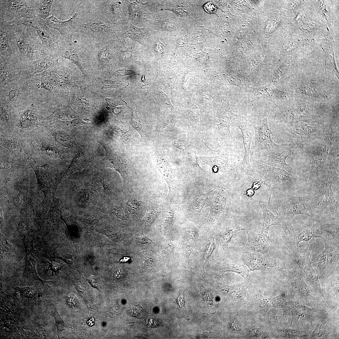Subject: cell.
<instances>
[{"mask_svg": "<svg viewBox=\"0 0 339 339\" xmlns=\"http://www.w3.org/2000/svg\"><path fill=\"white\" fill-rule=\"evenodd\" d=\"M139 7L138 4L136 2L131 3L128 6L129 11L133 15H135L138 11Z\"/></svg>", "mask_w": 339, "mask_h": 339, "instance_id": "obj_47", "label": "cell"}, {"mask_svg": "<svg viewBox=\"0 0 339 339\" xmlns=\"http://www.w3.org/2000/svg\"><path fill=\"white\" fill-rule=\"evenodd\" d=\"M245 89L252 98L256 100H266L273 102L284 100L288 97L287 92L276 89L272 84L253 88L246 86Z\"/></svg>", "mask_w": 339, "mask_h": 339, "instance_id": "obj_22", "label": "cell"}, {"mask_svg": "<svg viewBox=\"0 0 339 339\" xmlns=\"http://www.w3.org/2000/svg\"><path fill=\"white\" fill-rule=\"evenodd\" d=\"M95 19L76 25L78 32L83 34L90 44H110L119 35L118 30L105 16L93 11Z\"/></svg>", "mask_w": 339, "mask_h": 339, "instance_id": "obj_5", "label": "cell"}, {"mask_svg": "<svg viewBox=\"0 0 339 339\" xmlns=\"http://www.w3.org/2000/svg\"><path fill=\"white\" fill-rule=\"evenodd\" d=\"M253 171L262 176L264 184L270 192L284 191L295 188L299 180L296 176L288 173L284 170L264 164L258 160L251 163Z\"/></svg>", "mask_w": 339, "mask_h": 339, "instance_id": "obj_6", "label": "cell"}, {"mask_svg": "<svg viewBox=\"0 0 339 339\" xmlns=\"http://www.w3.org/2000/svg\"><path fill=\"white\" fill-rule=\"evenodd\" d=\"M0 88L11 82L24 79L23 69L16 62L0 57Z\"/></svg>", "mask_w": 339, "mask_h": 339, "instance_id": "obj_24", "label": "cell"}, {"mask_svg": "<svg viewBox=\"0 0 339 339\" xmlns=\"http://www.w3.org/2000/svg\"><path fill=\"white\" fill-rule=\"evenodd\" d=\"M0 89V102L13 104L19 112L33 104L30 88L26 79L11 82Z\"/></svg>", "mask_w": 339, "mask_h": 339, "instance_id": "obj_9", "label": "cell"}, {"mask_svg": "<svg viewBox=\"0 0 339 339\" xmlns=\"http://www.w3.org/2000/svg\"><path fill=\"white\" fill-rule=\"evenodd\" d=\"M20 237L23 241L26 255L25 266L23 277L29 280H38L42 283L47 282L40 279L36 273L35 265L37 257L33 247V242L29 240L26 236L21 235Z\"/></svg>", "mask_w": 339, "mask_h": 339, "instance_id": "obj_25", "label": "cell"}, {"mask_svg": "<svg viewBox=\"0 0 339 339\" xmlns=\"http://www.w3.org/2000/svg\"><path fill=\"white\" fill-rule=\"evenodd\" d=\"M294 92L305 94L323 100L326 96L316 86L311 83H302L295 88Z\"/></svg>", "mask_w": 339, "mask_h": 339, "instance_id": "obj_38", "label": "cell"}, {"mask_svg": "<svg viewBox=\"0 0 339 339\" xmlns=\"http://www.w3.org/2000/svg\"><path fill=\"white\" fill-rule=\"evenodd\" d=\"M59 46L56 53L61 59H67L75 65L85 75L86 72L82 67L78 55L79 50L83 49L84 45H80L77 41L73 42L69 40L59 38Z\"/></svg>", "mask_w": 339, "mask_h": 339, "instance_id": "obj_19", "label": "cell"}, {"mask_svg": "<svg viewBox=\"0 0 339 339\" xmlns=\"http://www.w3.org/2000/svg\"><path fill=\"white\" fill-rule=\"evenodd\" d=\"M278 115L280 121L288 125L300 122L320 123V112L308 106L281 107Z\"/></svg>", "mask_w": 339, "mask_h": 339, "instance_id": "obj_13", "label": "cell"}, {"mask_svg": "<svg viewBox=\"0 0 339 339\" xmlns=\"http://www.w3.org/2000/svg\"><path fill=\"white\" fill-rule=\"evenodd\" d=\"M19 26L12 22H9L8 39L14 60L24 70L30 63L49 54L42 47L38 36L31 34L30 28L27 27L24 30Z\"/></svg>", "mask_w": 339, "mask_h": 339, "instance_id": "obj_2", "label": "cell"}, {"mask_svg": "<svg viewBox=\"0 0 339 339\" xmlns=\"http://www.w3.org/2000/svg\"><path fill=\"white\" fill-rule=\"evenodd\" d=\"M243 120L239 121L237 124L238 127L241 132L244 146V154L242 159L250 161L249 154L254 130L247 120L245 118Z\"/></svg>", "mask_w": 339, "mask_h": 339, "instance_id": "obj_33", "label": "cell"}, {"mask_svg": "<svg viewBox=\"0 0 339 339\" xmlns=\"http://www.w3.org/2000/svg\"><path fill=\"white\" fill-rule=\"evenodd\" d=\"M74 201L77 209L91 213L105 207V203L90 181L77 185Z\"/></svg>", "mask_w": 339, "mask_h": 339, "instance_id": "obj_11", "label": "cell"}, {"mask_svg": "<svg viewBox=\"0 0 339 339\" xmlns=\"http://www.w3.org/2000/svg\"><path fill=\"white\" fill-rule=\"evenodd\" d=\"M255 193V191L251 187L245 190L243 192V195L246 196L251 199Z\"/></svg>", "mask_w": 339, "mask_h": 339, "instance_id": "obj_51", "label": "cell"}, {"mask_svg": "<svg viewBox=\"0 0 339 339\" xmlns=\"http://www.w3.org/2000/svg\"><path fill=\"white\" fill-rule=\"evenodd\" d=\"M92 2L93 11L106 17L114 24L121 25L125 16L123 2L118 0H94Z\"/></svg>", "mask_w": 339, "mask_h": 339, "instance_id": "obj_15", "label": "cell"}, {"mask_svg": "<svg viewBox=\"0 0 339 339\" xmlns=\"http://www.w3.org/2000/svg\"><path fill=\"white\" fill-rule=\"evenodd\" d=\"M57 54H48L29 64L23 72V78L26 79L35 74L41 73L55 65L60 59Z\"/></svg>", "mask_w": 339, "mask_h": 339, "instance_id": "obj_27", "label": "cell"}, {"mask_svg": "<svg viewBox=\"0 0 339 339\" xmlns=\"http://www.w3.org/2000/svg\"><path fill=\"white\" fill-rule=\"evenodd\" d=\"M9 22L0 21V57L6 61L13 60V53L8 39Z\"/></svg>", "mask_w": 339, "mask_h": 339, "instance_id": "obj_31", "label": "cell"}, {"mask_svg": "<svg viewBox=\"0 0 339 339\" xmlns=\"http://www.w3.org/2000/svg\"><path fill=\"white\" fill-rule=\"evenodd\" d=\"M148 239L145 236H143L140 237H136L135 243L139 245H145L148 242Z\"/></svg>", "mask_w": 339, "mask_h": 339, "instance_id": "obj_49", "label": "cell"}, {"mask_svg": "<svg viewBox=\"0 0 339 339\" xmlns=\"http://www.w3.org/2000/svg\"><path fill=\"white\" fill-rule=\"evenodd\" d=\"M154 46L155 51H158L159 52H162L163 50L164 49L163 45L160 42H158L155 44Z\"/></svg>", "mask_w": 339, "mask_h": 339, "instance_id": "obj_54", "label": "cell"}, {"mask_svg": "<svg viewBox=\"0 0 339 339\" xmlns=\"http://www.w3.org/2000/svg\"><path fill=\"white\" fill-rule=\"evenodd\" d=\"M333 181L327 178L323 183L320 186H314L309 188L306 191V196H304L308 203V210L314 213L321 211L330 205L336 207L335 212L339 216V194H336L332 191L331 186Z\"/></svg>", "mask_w": 339, "mask_h": 339, "instance_id": "obj_8", "label": "cell"}, {"mask_svg": "<svg viewBox=\"0 0 339 339\" xmlns=\"http://www.w3.org/2000/svg\"><path fill=\"white\" fill-rule=\"evenodd\" d=\"M285 249L286 254L303 270L305 262L304 256H301L299 254H297L294 251H291L287 247H285Z\"/></svg>", "mask_w": 339, "mask_h": 339, "instance_id": "obj_44", "label": "cell"}, {"mask_svg": "<svg viewBox=\"0 0 339 339\" xmlns=\"http://www.w3.org/2000/svg\"><path fill=\"white\" fill-rule=\"evenodd\" d=\"M267 115L254 114L249 116L247 121L252 125L255 135L253 150L259 157L258 160L266 156L285 150L291 144L275 143L272 140L273 134L268 126Z\"/></svg>", "mask_w": 339, "mask_h": 339, "instance_id": "obj_4", "label": "cell"}, {"mask_svg": "<svg viewBox=\"0 0 339 339\" xmlns=\"http://www.w3.org/2000/svg\"><path fill=\"white\" fill-rule=\"evenodd\" d=\"M263 182L262 179H260L258 181L254 182L251 187L255 191L258 189L261 186V185Z\"/></svg>", "mask_w": 339, "mask_h": 339, "instance_id": "obj_52", "label": "cell"}, {"mask_svg": "<svg viewBox=\"0 0 339 339\" xmlns=\"http://www.w3.org/2000/svg\"><path fill=\"white\" fill-rule=\"evenodd\" d=\"M320 231L323 234H331L336 239H339V225L333 223L319 220Z\"/></svg>", "mask_w": 339, "mask_h": 339, "instance_id": "obj_42", "label": "cell"}, {"mask_svg": "<svg viewBox=\"0 0 339 339\" xmlns=\"http://www.w3.org/2000/svg\"><path fill=\"white\" fill-rule=\"evenodd\" d=\"M323 234L320 230L315 229L312 226L309 225H304L300 230L298 236H295L298 252L299 244L300 241H308L312 238L319 237L322 239L323 237Z\"/></svg>", "mask_w": 339, "mask_h": 339, "instance_id": "obj_37", "label": "cell"}, {"mask_svg": "<svg viewBox=\"0 0 339 339\" xmlns=\"http://www.w3.org/2000/svg\"><path fill=\"white\" fill-rule=\"evenodd\" d=\"M285 128L294 140L293 144L299 145L319 138L324 129V127L311 126L303 122L289 124Z\"/></svg>", "mask_w": 339, "mask_h": 339, "instance_id": "obj_16", "label": "cell"}, {"mask_svg": "<svg viewBox=\"0 0 339 339\" xmlns=\"http://www.w3.org/2000/svg\"><path fill=\"white\" fill-rule=\"evenodd\" d=\"M73 161L67 171L61 178V181L73 172L80 171L94 164V156L89 150L84 146H81L74 149Z\"/></svg>", "mask_w": 339, "mask_h": 339, "instance_id": "obj_20", "label": "cell"}, {"mask_svg": "<svg viewBox=\"0 0 339 339\" xmlns=\"http://www.w3.org/2000/svg\"><path fill=\"white\" fill-rule=\"evenodd\" d=\"M0 146L6 149L19 159H26L22 134L16 131L0 132Z\"/></svg>", "mask_w": 339, "mask_h": 339, "instance_id": "obj_21", "label": "cell"}, {"mask_svg": "<svg viewBox=\"0 0 339 339\" xmlns=\"http://www.w3.org/2000/svg\"><path fill=\"white\" fill-rule=\"evenodd\" d=\"M130 258V257H123L120 261V262H126L128 261L129 259Z\"/></svg>", "mask_w": 339, "mask_h": 339, "instance_id": "obj_56", "label": "cell"}, {"mask_svg": "<svg viewBox=\"0 0 339 339\" xmlns=\"http://www.w3.org/2000/svg\"><path fill=\"white\" fill-rule=\"evenodd\" d=\"M299 145L298 144H293L285 150L267 155L258 160L268 165L275 164H279L284 166H286L296 173L292 167L286 164V160L288 157L294 154L295 150Z\"/></svg>", "mask_w": 339, "mask_h": 339, "instance_id": "obj_32", "label": "cell"}, {"mask_svg": "<svg viewBox=\"0 0 339 339\" xmlns=\"http://www.w3.org/2000/svg\"><path fill=\"white\" fill-rule=\"evenodd\" d=\"M325 248L323 252L315 256L313 262L318 264V268L323 270L333 262L338 261V245H336L334 244L328 242L324 238Z\"/></svg>", "mask_w": 339, "mask_h": 339, "instance_id": "obj_30", "label": "cell"}, {"mask_svg": "<svg viewBox=\"0 0 339 339\" xmlns=\"http://www.w3.org/2000/svg\"><path fill=\"white\" fill-rule=\"evenodd\" d=\"M39 126L34 129L22 134L25 154L52 163L61 155L54 145L49 131Z\"/></svg>", "mask_w": 339, "mask_h": 339, "instance_id": "obj_3", "label": "cell"}, {"mask_svg": "<svg viewBox=\"0 0 339 339\" xmlns=\"http://www.w3.org/2000/svg\"><path fill=\"white\" fill-rule=\"evenodd\" d=\"M213 3H208L204 6L205 10L209 13H213L215 11L216 8Z\"/></svg>", "mask_w": 339, "mask_h": 339, "instance_id": "obj_50", "label": "cell"}, {"mask_svg": "<svg viewBox=\"0 0 339 339\" xmlns=\"http://www.w3.org/2000/svg\"><path fill=\"white\" fill-rule=\"evenodd\" d=\"M15 22L19 25H23L34 29L46 52L48 54H56L59 38L50 31L45 20L36 17L34 19H17Z\"/></svg>", "mask_w": 339, "mask_h": 339, "instance_id": "obj_12", "label": "cell"}, {"mask_svg": "<svg viewBox=\"0 0 339 339\" xmlns=\"http://www.w3.org/2000/svg\"><path fill=\"white\" fill-rule=\"evenodd\" d=\"M243 262L251 270L261 269L276 266V262L268 254L254 252L242 256Z\"/></svg>", "mask_w": 339, "mask_h": 339, "instance_id": "obj_29", "label": "cell"}, {"mask_svg": "<svg viewBox=\"0 0 339 339\" xmlns=\"http://www.w3.org/2000/svg\"><path fill=\"white\" fill-rule=\"evenodd\" d=\"M0 132L15 131L19 112L11 103L0 102Z\"/></svg>", "mask_w": 339, "mask_h": 339, "instance_id": "obj_23", "label": "cell"}, {"mask_svg": "<svg viewBox=\"0 0 339 339\" xmlns=\"http://www.w3.org/2000/svg\"><path fill=\"white\" fill-rule=\"evenodd\" d=\"M305 197L294 196L284 191L271 192L268 203L270 209L276 213L282 222L296 215L311 216L305 205Z\"/></svg>", "mask_w": 339, "mask_h": 339, "instance_id": "obj_7", "label": "cell"}, {"mask_svg": "<svg viewBox=\"0 0 339 339\" xmlns=\"http://www.w3.org/2000/svg\"><path fill=\"white\" fill-rule=\"evenodd\" d=\"M339 137L334 142L328 152L325 170L327 172L339 174Z\"/></svg>", "mask_w": 339, "mask_h": 339, "instance_id": "obj_35", "label": "cell"}, {"mask_svg": "<svg viewBox=\"0 0 339 339\" xmlns=\"http://www.w3.org/2000/svg\"><path fill=\"white\" fill-rule=\"evenodd\" d=\"M36 17L34 9L29 6L24 0H1L0 21L11 22L16 19Z\"/></svg>", "mask_w": 339, "mask_h": 339, "instance_id": "obj_14", "label": "cell"}, {"mask_svg": "<svg viewBox=\"0 0 339 339\" xmlns=\"http://www.w3.org/2000/svg\"><path fill=\"white\" fill-rule=\"evenodd\" d=\"M259 205L261 209L263 217L261 233L267 236H269L268 230L269 227L273 225H277L281 226L282 223L279 217L275 216L266 207L265 201L261 200L259 201Z\"/></svg>", "mask_w": 339, "mask_h": 339, "instance_id": "obj_34", "label": "cell"}, {"mask_svg": "<svg viewBox=\"0 0 339 339\" xmlns=\"http://www.w3.org/2000/svg\"><path fill=\"white\" fill-rule=\"evenodd\" d=\"M63 60L55 65L26 79L30 88L33 104L44 110H49L64 95L66 79L62 77L68 65Z\"/></svg>", "mask_w": 339, "mask_h": 339, "instance_id": "obj_1", "label": "cell"}, {"mask_svg": "<svg viewBox=\"0 0 339 339\" xmlns=\"http://www.w3.org/2000/svg\"><path fill=\"white\" fill-rule=\"evenodd\" d=\"M89 282L91 284L92 287L97 288V283L95 282L94 279H93V278H92L91 279L89 280Z\"/></svg>", "mask_w": 339, "mask_h": 339, "instance_id": "obj_55", "label": "cell"}, {"mask_svg": "<svg viewBox=\"0 0 339 339\" xmlns=\"http://www.w3.org/2000/svg\"><path fill=\"white\" fill-rule=\"evenodd\" d=\"M53 0H41L34 7L36 17L46 20L50 15Z\"/></svg>", "mask_w": 339, "mask_h": 339, "instance_id": "obj_39", "label": "cell"}, {"mask_svg": "<svg viewBox=\"0 0 339 339\" xmlns=\"http://www.w3.org/2000/svg\"><path fill=\"white\" fill-rule=\"evenodd\" d=\"M90 181L105 203L107 197L112 193L109 182L102 174L94 175Z\"/></svg>", "mask_w": 339, "mask_h": 339, "instance_id": "obj_36", "label": "cell"}, {"mask_svg": "<svg viewBox=\"0 0 339 339\" xmlns=\"http://www.w3.org/2000/svg\"><path fill=\"white\" fill-rule=\"evenodd\" d=\"M143 29L128 23L123 27L121 34L124 37H129L134 40L139 42L143 38Z\"/></svg>", "mask_w": 339, "mask_h": 339, "instance_id": "obj_41", "label": "cell"}, {"mask_svg": "<svg viewBox=\"0 0 339 339\" xmlns=\"http://www.w3.org/2000/svg\"><path fill=\"white\" fill-rule=\"evenodd\" d=\"M126 204L129 210L133 213H137L140 210V205L136 200H129L127 202Z\"/></svg>", "mask_w": 339, "mask_h": 339, "instance_id": "obj_46", "label": "cell"}, {"mask_svg": "<svg viewBox=\"0 0 339 339\" xmlns=\"http://www.w3.org/2000/svg\"><path fill=\"white\" fill-rule=\"evenodd\" d=\"M50 306L52 315L54 317L56 321L58 334L60 332L67 328V326L60 317L56 307L52 304L50 305Z\"/></svg>", "mask_w": 339, "mask_h": 339, "instance_id": "obj_45", "label": "cell"}, {"mask_svg": "<svg viewBox=\"0 0 339 339\" xmlns=\"http://www.w3.org/2000/svg\"><path fill=\"white\" fill-rule=\"evenodd\" d=\"M231 173L236 178L244 175H248L253 177L256 175V173L251 168L250 161L243 160L237 165L232 169Z\"/></svg>", "mask_w": 339, "mask_h": 339, "instance_id": "obj_40", "label": "cell"}, {"mask_svg": "<svg viewBox=\"0 0 339 339\" xmlns=\"http://www.w3.org/2000/svg\"><path fill=\"white\" fill-rule=\"evenodd\" d=\"M110 44L84 45L83 52L94 58L99 67L103 68L107 65L113 58V53L110 48Z\"/></svg>", "mask_w": 339, "mask_h": 339, "instance_id": "obj_28", "label": "cell"}, {"mask_svg": "<svg viewBox=\"0 0 339 339\" xmlns=\"http://www.w3.org/2000/svg\"><path fill=\"white\" fill-rule=\"evenodd\" d=\"M246 231L248 241L246 245L242 248V252L244 253L259 252L268 254L269 246L272 242L269 236L261 233L257 234L249 230Z\"/></svg>", "mask_w": 339, "mask_h": 339, "instance_id": "obj_26", "label": "cell"}, {"mask_svg": "<svg viewBox=\"0 0 339 339\" xmlns=\"http://www.w3.org/2000/svg\"><path fill=\"white\" fill-rule=\"evenodd\" d=\"M160 25L163 28H171L174 27V23L172 21L169 20H164L160 22Z\"/></svg>", "mask_w": 339, "mask_h": 339, "instance_id": "obj_48", "label": "cell"}, {"mask_svg": "<svg viewBox=\"0 0 339 339\" xmlns=\"http://www.w3.org/2000/svg\"><path fill=\"white\" fill-rule=\"evenodd\" d=\"M43 110L32 104L19 113L15 131L23 134L39 126Z\"/></svg>", "mask_w": 339, "mask_h": 339, "instance_id": "obj_17", "label": "cell"}, {"mask_svg": "<svg viewBox=\"0 0 339 339\" xmlns=\"http://www.w3.org/2000/svg\"><path fill=\"white\" fill-rule=\"evenodd\" d=\"M72 112L68 106H62L58 108L48 117L58 118L61 120L70 119L72 117Z\"/></svg>", "mask_w": 339, "mask_h": 339, "instance_id": "obj_43", "label": "cell"}, {"mask_svg": "<svg viewBox=\"0 0 339 339\" xmlns=\"http://www.w3.org/2000/svg\"><path fill=\"white\" fill-rule=\"evenodd\" d=\"M305 143L304 153L309 164L310 179L318 171L325 170L326 160L331 147L326 143L321 136Z\"/></svg>", "mask_w": 339, "mask_h": 339, "instance_id": "obj_10", "label": "cell"}, {"mask_svg": "<svg viewBox=\"0 0 339 339\" xmlns=\"http://www.w3.org/2000/svg\"><path fill=\"white\" fill-rule=\"evenodd\" d=\"M237 322V321L234 320L233 322H231L230 326L232 329L236 331H239L240 330L239 324L238 322L236 323Z\"/></svg>", "mask_w": 339, "mask_h": 339, "instance_id": "obj_53", "label": "cell"}, {"mask_svg": "<svg viewBox=\"0 0 339 339\" xmlns=\"http://www.w3.org/2000/svg\"><path fill=\"white\" fill-rule=\"evenodd\" d=\"M84 8L82 3L77 5L75 14L69 19L64 21H60L53 15L49 16L45 20L47 25L51 28L57 30L62 38L72 40L73 34L78 32L76 25L73 24V20L78 16L83 13Z\"/></svg>", "mask_w": 339, "mask_h": 339, "instance_id": "obj_18", "label": "cell"}]
</instances>
